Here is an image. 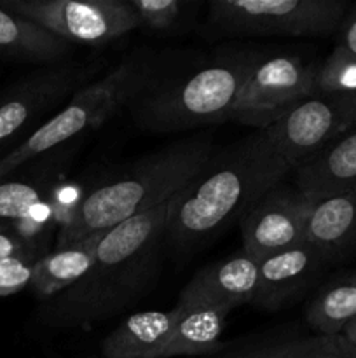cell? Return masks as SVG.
Segmentation results:
<instances>
[{"label":"cell","instance_id":"6da1fadb","mask_svg":"<svg viewBox=\"0 0 356 358\" xmlns=\"http://www.w3.org/2000/svg\"><path fill=\"white\" fill-rule=\"evenodd\" d=\"M272 129H258L220 150L170 201L164 238L194 248L243 219L251 206L292 173Z\"/></svg>","mask_w":356,"mask_h":358},{"label":"cell","instance_id":"7a4b0ae2","mask_svg":"<svg viewBox=\"0 0 356 358\" xmlns=\"http://www.w3.org/2000/svg\"><path fill=\"white\" fill-rule=\"evenodd\" d=\"M170 201L103 231L89 273L44 308V320L79 327L114 317L156 282Z\"/></svg>","mask_w":356,"mask_h":358},{"label":"cell","instance_id":"3957f363","mask_svg":"<svg viewBox=\"0 0 356 358\" xmlns=\"http://www.w3.org/2000/svg\"><path fill=\"white\" fill-rule=\"evenodd\" d=\"M213 152L208 135H194L147 154L129 170L84 194L58 234V247L112 229L175 198Z\"/></svg>","mask_w":356,"mask_h":358},{"label":"cell","instance_id":"277c9868","mask_svg":"<svg viewBox=\"0 0 356 358\" xmlns=\"http://www.w3.org/2000/svg\"><path fill=\"white\" fill-rule=\"evenodd\" d=\"M257 52L220 55L184 77L142 93L135 119L154 133H177L229 121Z\"/></svg>","mask_w":356,"mask_h":358},{"label":"cell","instance_id":"5b68a950","mask_svg":"<svg viewBox=\"0 0 356 358\" xmlns=\"http://www.w3.org/2000/svg\"><path fill=\"white\" fill-rule=\"evenodd\" d=\"M145 86L147 70L136 59H128L101 79L87 84L23 143L0 159V182L27 161L100 128L122 105L135 100Z\"/></svg>","mask_w":356,"mask_h":358},{"label":"cell","instance_id":"8992f818","mask_svg":"<svg viewBox=\"0 0 356 358\" xmlns=\"http://www.w3.org/2000/svg\"><path fill=\"white\" fill-rule=\"evenodd\" d=\"M346 13L341 0H213L209 23L237 35L318 37L339 30Z\"/></svg>","mask_w":356,"mask_h":358},{"label":"cell","instance_id":"52a82bcc","mask_svg":"<svg viewBox=\"0 0 356 358\" xmlns=\"http://www.w3.org/2000/svg\"><path fill=\"white\" fill-rule=\"evenodd\" d=\"M318 63L295 55H257L248 70L230 121L267 129L316 91Z\"/></svg>","mask_w":356,"mask_h":358},{"label":"cell","instance_id":"ba28073f","mask_svg":"<svg viewBox=\"0 0 356 358\" xmlns=\"http://www.w3.org/2000/svg\"><path fill=\"white\" fill-rule=\"evenodd\" d=\"M0 7L72 45L110 44L138 28L128 0H0Z\"/></svg>","mask_w":356,"mask_h":358},{"label":"cell","instance_id":"9c48e42d","mask_svg":"<svg viewBox=\"0 0 356 358\" xmlns=\"http://www.w3.org/2000/svg\"><path fill=\"white\" fill-rule=\"evenodd\" d=\"M355 128L356 93H314L271 129L283 157L295 171Z\"/></svg>","mask_w":356,"mask_h":358},{"label":"cell","instance_id":"30bf717a","mask_svg":"<svg viewBox=\"0 0 356 358\" xmlns=\"http://www.w3.org/2000/svg\"><path fill=\"white\" fill-rule=\"evenodd\" d=\"M98 69V63H59L10 87L0 98V145L45 115L52 117L54 108L66 105L77 91L84 90Z\"/></svg>","mask_w":356,"mask_h":358},{"label":"cell","instance_id":"8fae6325","mask_svg":"<svg viewBox=\"0 0 356 358\" xmlns=\"http://www.w3.org/2000/svg\"><path fill=\"white\" fill-rule=\"evenodd\" d=\"M307 206L309 198L297 185L281 182L265 192L239 222L244 254L260 262L307 243Z\"/></svg>","mask_w":356,"mask_h":358},{"label":"cell","instance_id":"7c38bea8","mask_svg":"<svg viewBox=\"0 0 356 358\" xmlns=\"http://www.w3.org/2000/svg\"><path fill=\"white\" fill-rule=\"evenodd\" d=\"M257 287L258 261L243 252L195 273L180 292L177 306H215L230 311L253 303Z\"/></svg>","mask_w":356,"mask_h":358},{"label":"cell","instance_id":"4fadbf2b","mask_svg":"<svg viewBox=\"0 0 356 358\" xmlns=\"http://www.w3.org/2000/svg\"><path fill=\"white\" fill-rule=\"evenodd\" d=\"M327 261V255L311 243L264 259L258 262V287L251 304L260 310H281L307 289Z\"/></svg>","mask_w":356,"mask_h":358},{"label":"cell","instance_id":"5bb4252c","mask_svg":"<svg viewBox=\"0 0 356 358\" xmlns=\"http://www.w3.org/2000/svg\"><path fill=\"white\" fill-rule=\"evenodd\" d=\"M306 240L328 259L356 247V187L325 196H307Z\"/></svg>","mask_w":356,"mask_h":358},{"label":"cell","instance_id":"9a60e30c","mask_svg":"<svg viewBox=\"0 0 356 358\" xmlns=\"http://www.w3.org/2000/svg\"><path fill=\"white\" fill-rule=\"evenodd\" d=\"M181 308L140 311L126 317L101 343L105 358H157L173 334Z\"/></svg>","mask_w":356,"mask_h":358},{"label":"cell","instance_id":"2e32d148","mask_svg":"<svg viewBox=\"0 0 356 358\" xmlns=\"http://www.w3.org/2000/svg\"><path fill=\"white\" fill-rule=\"evenodd\" d=\"M295 185L306 196H325L356 187V128L300 164Z\"/></svg>","mask_w":356,"mask_h":358},{"label":"cell","instance_id":"e0dca14e","mask_svg":"<svg viewBox=\"0 0 356 358\" xmlns=\"http://www.w3.org/2000/svg\"><path fill=\"white\" fill-rule=\"evenodd\" d=\"M101 234L103 231L42 255L35 264L31 278V289L35 294L40 299H52L80 282L93 266Z\"/></svg>","mask_w":356,"mask_h":358},{"label":"cell","instance_id":"ac0fdd59","mask_svg":"<svg viewBox=\"0 0 356 358\" xmlns=\"http://www.w3.org/2000/svg\"><path fill=\"white\" fill-rule=\"evenodd\" d=\"M72 52L70 42L0 7V59L56 65Z\"/></svg>","mask_w":356,"mask_h":358},{"label":"cell","instance_id":"d6986e66","mask_svg":"<svg viewBox=\"0 0 356 358\" xmlns=\"http://www.w3.org/2000/svg\"><path fill=\"white\" fill-rule=\"evenodd\" d=\"M227 313V310L215 306L181 308L180 320L157 358L206 355L225 348L220 338Z\"/></svg>","mask_w":356,"mask_h":358},{"label":"cell","instance_id":"ffe728a7","mask_svg":"<svg viewBox=\"0 0 356 358\" xmlns=\"http://www.w3.org/2000/svg\"><path fill=\"white\" fill-rule=\"evenodd\" d=\"M306 320L316 336H342L356 322V273L341 276L318 290L307 304Z\"/></svg>","mask_w":356,"mask_h":358},{"label":"cell","instance_id":"44dd1931","mask_svg":"<svg viewBox=\"0 0 356 358\" xmlns=\"http://www.w3.org/2000/svg\"><path fill=\"white\" fill-rule=\"evenodd\" d=\"M45 192L47 182L44 178L0 182V224L24 219L35 206L44 201Z\"/></svg>","mask_w":356,"mask_h":358},{"label":"cell","instance_id":"7402d4cb","mask_svg":"<svg viewBox=\"0 0 356 358\" xmlns=\"http://www.w3.org/2000/svg\"><path fill=\"white\" fill-rule=\"evenodd\" d=\"M318 93H356V56L337 44L323 63H318Z\"/></svg>","mask_w":356,"mask_h":358},{"label":"cell","instance_id":"603a6c76","mask_svg":"<svg viewBox=\"0 0 356 358\" xmlns=\"http://www.w3.org/2000/svg\"><path fill=\"white\" fill-rule=\"evenodd\" d=\"M135 13L138 28L164 31L173 28L184 16L188 6L181 0H128Z\"/></svg>","mask_w":356,"mask_h":358},{"label":"cell","instance_id":"cb8c5ba5","mask_svg":"<svg viewBox=\"0 0 356 358\" xmlns=\"http://www.w3.org/2000/svg\"><path fill=\"white\" fill-rule=\"evenodd\" d=\"M40 257V254L34 252V254L14 255L0 261V297L13 296L21 292L24 287L31 285L34 268Z\"/></svg>","mask_w":356,"mask_h":358},{"label":"cell","instance_id":"d4e9b609","mask_svg":"<svg viewBox=\"0 0 356 358\" xmlns=\"http://www.w3.org/2000/svg\"><path fill=\"white\" fill-rule=\"evenodd\" d=\"M330 343V338L313 336V338H299L292 341L278 343V345L264 346L255 352L243 353L232 358H318Z\"/></svg>","mask_w":356,"mask_h":358},{"label":"cell","instance_id":"484cf974","mask_svg":"<svg viewBox=\"0 0 356 358\" xmlns=\"http://www.w3.org/2000/svg\"><path fill=\"white\" fill-rule=\"evenodd\" d=\"M34 252L40 254L37 247L20 236L10 224H0V261L14 255L34 254Z\"/></svg>","mask_w":356,"mask_h":358},{"label":"cell","instance_id":"4316f807","mask_svg":"<svg viewBox=\"0 0 356 358\" xmlns=\"http://www.w3.org/2000/svg\"><path fill=\"white\" fill-rule=\"evenodd\" d=\"M356 56V7L348 10L339 27V42Z\"/></svg>","mask_w":356,"mask_h":358},{"label":"cell","instance_id":"83f0119b","mask_svg":"<svg viewBox=\"0 0 356 358\" xmlns=\"http://www.w3.org/2000/svg\"><path fill=\"white\" fill-rule=\"evenodd\" d=\"M318 358H356V345L348 341L344 336H335L330 338V343Z\"/></svg>","mask_w":356,"mask_h":358},{"label":"cell","instance_id":"f1b7e54d","mask_svg":"<svg viewBox=\"0 0 356 358\" xmlns=\"http://www.w3.org/2000/svg\"><path fill=\"white\" fill-rule=\"evenodd\" d=\"M342 336H344L348 341H351L353 345H356V322H353V324L349 325L344 332H342Z\"/></svg>","mask_w":356,"mask_h":358}]
</instances>
